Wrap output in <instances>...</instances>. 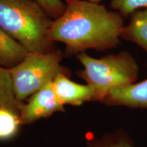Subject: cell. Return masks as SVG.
<instances>
[{"mask_svg": "<svg viewBox=\"0 0 147 147\" xmlns=\"http://www.w3.org/2000/svg\"><path fill=\"white\" fill-rule=\"evenodd\" d=\"M65 4L63 13L51 25V41L63 43L69 54L107 51L120 45L125 25L119 12L89 0H67Z\"/></svg>", "mask_w": 147, "mask_h": 147, "instance_id": "1", "label": "cell"}, {"mask_svg": "<svg viewBox=\"0 0 147 147\" xmlns=\"http://www.w3.org/2000/svg\"><path fill=\"white\" fill-rule=\"evenodd\" d=\"M51 16L36 0H0V27L28 52L54 51Z\"/></svg>", "mask_w": 147, "mask_h": 147, "instance_id": "2", "label": "cell"}, {"mask_svg": "<svg viewBox=\"0 0 147 147\" xmlns=\"http://www.w3.org/2000/svg\"><path fill=\"white\" fill-rule=\"evenodd\" d=\"M84 69L78 75L93 91L95 101L102 102L112 89L136 82L140 67L136 59L127 51L109 54L100 59L84 52L78 54Z\"/></svg>", "mask_w": 147, "mask_h": 147, "instance_id": "3", "label": "cell"}, {"mask_svg": "<svg viewBox=\"0 0 147 147\" xmlns=\"http://www.w3.org/2000/svg\"><path fill=\"white\" fill-rule=\"evenodd\" d=\"M62 54L59 51L27 53L19 63L10 68L14 95L21 102L52 82L59 73Z\"/></svg>", "mask_w": 147, "mask_h": 147, "instance_id": "4", "label": "cell"}, {"mask_svg": "<svg viewBox=\"0 0 147 147\" xmlns=\"http://www.w3.org/2000/svg\"><path fill=\"white\" fill-rule=\"evenodd\" d=\"M53 89V81L33 94L27 104H23L20 114L22 125L30 124L56 112L64 111Z\"/></svg>", "mask_w": 147, "mask_h": 147, "instance_id": "5", "label": "cell"}, {"mask_svg": "<svg viewBox=\"0 0 147 147\" xmlns=\"http://www.w3.org/2000/svg\"><path fill=\"white\" fill-rule=\"evenodd\" d=\"M102 103L108 106L147 110V78L112 89Z\"/></svg>", "mask_w": 147, "mask_h": 147, "instance_id": "6", "label": "cell"}, {"mask_svg": "<svg viewBox=\"0 0 147 147\" xmlns=\"http://www.w3.org/2000/svg\"><path fill=\"white\" fill-rule=\"evenodd\" d=\"M53 85L57 96L63 105L80 106L85 102L95 101L94 93L89 85L73 82L65 72L59 73L55 77Z\"/></svg>", "mask_w": 147, "mask_h": 147, "instance_id": "7", "label": "cell"}, {"mask_svg": "<svg viewBox=\"0 0 147 147\" xmlns=\"http://www.w3.org/2000/svg\"><path fill=\"white\" fill-rule=\"evenodd\" d=\"M129 16V22L123 29L121 39L136 44L147 54V8L136 10Z\"/></svg>", "mask_w": 147, "mask_h": 147, "instance_id": "8", "label": "cell"}, {"mask_svg": "<svg viewBox=\"0 0 147 147\" xmlns=\"http://www.w3.org/2000/svg\"><path fill=\"white\" fill-rule=\"evenodd\" d=\"M29 52L0 27V65L12 68L25 57Z\"/></svg>", "mask_w": 147, "mask_h": 147, "instance_id": "9", "label": "cell"}, {"mask_svg": "<svg viewBox=\"0 0 147 147\" xmlns=\"http://www.w3.org/2000/svg\"><path fill=\"white\" fill-rule=\"evenodd\" d=\"M23 102L16 100L10 69L0 65V108H7L21 114Z\"/></svg>", "mask_w": 147, "mask_h": 147, "instance_id": "10", "label": "cell"}, {"mask_svg": "<svg viewBox=\"0 0 147 147\" xmlns=\"http://www.w3.org/2000/svg\"><path fill=\"white\" fill-rule=\"evenodd\" d=\"M21 125L18 113L10 108H0V140H8L15 136Z\"/></svg>", "mask_w": 147, "mask_h": 147, "instance_id": "11", "label": "cell"}, {"mask_svg": "<svg viewBox=\"0 0 147 147\" xmlns=\"http://www.w3.org/2000/svg\"><path fill=\"white\" fill-rule=\"evenodd\" d=\"M89 147H134V144L126 132L119 130L91 141Z\"/></svg>", "mask_w": 147, "mask_h": 147, "instance_id": "12", "label": "cell"}, {"mask_svg": "<svg viewBox=\"0 0 147 147\" xmlns=\"http://www.w3.org/2000/svg\"><path fill=\"white\" fill-rule=\"evenodd\" d=\"M110 7L123 17H127L136 10L147 8V0H111Z\"/></svg>", "mask_w": 147, "mask_h": 147, "instance_id": "13", "label": "cell"}, {"mask_svg": "<svg viewBox=\"0 0 147 147\" xmlns=\"http://www.w3.org/2000/svg\"><path fill=\"white\" fill-rule=\"evenodd\" d=\"M45 9L48 14L55 19L63 13L65 8V3L62 0H36Z\"/></svg>", "mask_w": 147, "mask_h": 147, "instance_id": "14", "label": "cell"}, {"mask_svg": "<svg viewBox=\"0 0 147 147\" xmlns=\"http://www.w3.org/2000/svg\"><path fill=\"white\" fill-rule=\"evenodd\" d=\"M89 1H91V2H94V3H100V1H102V0H89Z\"/></svg>", "mask_w": 147, "mask_h": 147, "instance_id": "15", "label": "cell"}, {"mask_svg": "<svg viewBox=\"0 0 147 147\" xmlns=\"http://www.w3.org/2000/svg\"><path fill=\"white\" fill-rule=\"evenodd\" d=\"M65 1H67V0H65Z\"/></svg>", "mask_w": 147, "mask_h": 147, "instance_id": "16", "label": "cell"}]
</instances>
